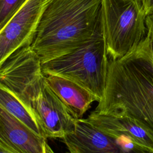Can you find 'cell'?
Returning a JSON list of instances; mask_svg holds the SVG:
<instances>
[{
  "label": "cell",
  "instance_id": "cell-1",
  "mask_svg": "<svg viewBox=\"0 0 153 153\" xmlns=\"http://www.w3.org/2000/svg\"><path fill=\"white\" fill-rule=\"evenodd\" d=\"M94 112L134 119L153 133V54L148 35L109 62L103 97Z\"/></svg>",
  "mask_w": 153,
  "mask_h": 153
},
{
  "label": "cell",
  "instance_id": "cell-2",
  "mask_svg": "<svg viewBox=\"0 0 153 153\" xmlns=\"http://www.w3.org/2000/svg\"><path fill=\"white\" fill-rule=\"evenodd\" d=\"M102 22V0H48L31 47L46 62L88 42Z\"/></svg>",
  "mask_w": 153,
  "mask_h": 153
},
{
  "label": "cell",
  "instance_id": "cell-3",
  "mask_svg": "<svg viewBox=\"0 0 153 153\" xmlns=\"http://www.w3.org/2000/svg\"><path fill=\"white\" fill-rule=\"evenodd\" d=\"M109 62L102 21L88 42L41 65L45 75L71 79L90 91L100 101L104 94Z\"/></svg>",
  "mask_w": 153,
  "mask_h": 153
},
{
  "label": "cell",
  "instance_id": "cell-4",
  "mask_svg": "<svg viewBox=\"0 0 153 153\" xmlns=\"http://www.w3.org/2000/svg\"><path fill=\"white\" fill-rule=\"evenodd\" d=\"M146 16L136 0H102V21L110 60H117L146 36Z\"/></svg>",
  "mask_w": 153,
  "mask_h": 153
},
{
  "label": "cell",
  "instance_id": "cell-5",
  "mask_svg": "<svg viewBox=\"0 0 153 153\" xmlns=\"http://www.w3.org/2000/svg\"><path fill=\"white\" fill-rule=\"evenodd\" d=\"M41 65L31 44L17 49L0 63V85L13 93L33 115V105L45 82Z\"/></svg>",
  "mask_w": 153,
  "mask_h": 153
},
{
  "label": "cell",
  "instance_id": "cell-6",
  "mask_svg": "<svg viewBox=\"0 0 153 153\" xmlns=\"http://www.w3.org/2000/svg\"><path fill=\"white\" fill-rule=\"evenodd\" d=\"M68 153H153L128 138L111 135L86 119H77L72 132L62 139Z\"/></svg>",
  "mask_w": 153,
  "mask_h": 153
},
{
  "label": "cell",
  "instance_id": "cell-7",
  "mask_svg": "<svg viewBox=\"0 0 153 153\" xmlns=\"http://www.w3.org/2000/svg\"><path fill=\"white\" fill-rule=\"evenodd\" d=\"M48 0H28L0 32V63L20 47L32 44Z\"/></svg>",
  "mask_w": 153,
  "mask_h": 153
},
{
  "label": "cell",
  "instance_id": "cell-8",
  "mask_svg": "<svg viewBox=\"0 0 153 153\" xmlns=\"http://www.w3.org/2000/svg\"><path fill=\"white\" fill-rule=\"evenodd\" d=\"M32 111L46 139H62L75 129L78 118L74 116L46 81L33 105Z\"/></svg>",
  "mask_w": 153,
  "mask_h": 153
},
{
  "label": "cell",
  "instance_id": "cell-9",
  "mask_svg": "<svg viewBox=\"0 0 153 153\" xmlns=\"http://www.w3.org/2000/svg\"><path fill=\"white\" fill-rule=\"evenodd\" d=\"M46 139L0 107V143L18 153H54Z\"/></svg>",
  "mask_w": 153,
  "mask_h": 153
},
{
  "label": "cell",
  "instance_id": "cell-10",
  "mask_svg": "<svg viewBox=\"0 0 153 153\" xmlns=\"http://www.w3.org/2000/svg\"><path fill=\"white\" fill-rule=\"evenodd\" d=\"M85 119L111 135L126 137L153 150V133L133 118L127 116L104 115L93 111Z\"/></svg>",
  "mask_w": 153,
  "mask_h": 153
},
{
  "label": "cell",
  "instance_id": "cell-11",
  "mask_svg": "<svg viewBox=\"0 0 153 153\" xmlns=\"http://www.w3.org/2000/svg\"><path fill=\"white\" fill-rule=\"evenodd\" d=\"M45 81L78 119L81 118L93 102H99V99L90 91L68 78L57 75H47Z\"/></svg>",
  "mask_w": 153,
  "mask_h": 153
},
{
  "label": "cell",
  "instance_id": "cell-12",
  "mask_svg": "<svg viewBox=\"0 0 153 153\" xmlns=\"http://www.w3.org/2000/svg\"><path fill=\"white\" fill-rule=\"evenodd\" d=\"M0 107L5 109L36 133L45 138L40 125L29 109L13 93L1 85Z\"/></svg>",
  "mask_w": 153,
  "mask_h": 153
},
{
  "label": "cell",
  "instance_id": "cell-13",
  "mask_svg": "<svg viewBox=\"0 0 153 153\" xmlns=\"http://www.w3.org/2000/svg\"><path fill=\"white\" fill-rule=\"evenodd\" d=\"M28 0H0V30Z\"/></svg>",
  "mask_w": 153,
  "mask_h": 153
},
{
  "label": "cell",
  "instance_id": "cell-14",
  "mask_svg": "<svg viewBox=\"0 0 153 153\" xmlns=\"http://www.w3.org/2000/svg\"><path fill=\"white\" fill-rule=\"evenodd\" d=\"M146 17L153 14V0H136Z\"/></svg>",
  "mask_w": 153,
  "mask_h": 153
},
{
  "label": "cell",
  "instance_id": "cell-15",
  "mask_svg": "<svg viewBox=\"0 0 153 153\" xmlns=\"http://www.w3.org/2000/svg\"><path fill=\"white\" fill-rule=\"evenodd\" d=\"M145 23L148 30L147 34L149 37L151 49L153 54V14L146 17Z\"/></svg>",
  "mask_w": 153,
  "mask_h": 153
},
{
  "label": "cell",
  "instance_id": "cell-16",
  "mask_svg": "<svg viewBox=\"0 0 153 153\" xmlns=\"http://www.w3.org/2000/svg\"><path fill=\"white\" fill-rule=\"evenodd\" d=\"M0 153H18L0 143Z\"/></svg>",
  "mask_w": 153,
  "mask_h": 153
}]
</instances>
